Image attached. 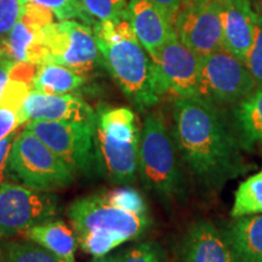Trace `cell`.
<instances>
[{
  "label": "cell",
  "mask_w": 262,
  "mask_h": 262,
  "mask_svg": "<svg viewBox=\"0 0 262 262\" xmlns=\"http://www.w3.org/2000/svg\"><path fill=\"white\" fill-rule=\"evenodd\" d=\"M58 211L55 194L18 183L0 185V237L22 233L32 226L55 220Z\"/></svg>",
  "instance_id": "11"
},
{
  "label": "cell",
  "mask_w": 262,
  "mask_h": 262,
  "mask_svg": "<svg viewBox=\"0 0 262 262\" xmlns=\"http://www.w3.org/2000/svg\"><path fill=\"white\" fill-rule=\"evenodd\" d=\"M54 14L34 3L25 2L24 14L4 38L0 39V56L15 62L42 64L44 28L54 22Z\"/></svg>",
  "instance_id": "13"
},
{
  "label": "cell",
  "mask_w": 262,
  "mask_h": 262,
  "mask_svg": "<svg viewBox=\"0 0 262 262\" xmlns=\"http://www.w3.org/2000/svg\"><path fill=\"white\" fill-rule=\"evenodd\" d=\"M231 122L244 149H262V88L235 104Z\"/></svg>",
  "instance_id": "20"
},
{
  "label": "cell",
  "mask_w": 262,
  "mask_h": 262,
  "mask_svg": "<svg viewBox=\"0 0 262 262\" xmlns=\"http://www.w3.org/2000/svg\"><path fill=\"white\" fill-rule=\"evenodd\" d=\"M67 216L81 250L94 257L139 239L152 224L145 199L133 187L75 199L68 206Z\"/></svg>",
  "instance_id": "2"
},
{
  "label": "cell",
  "mask_w": 262,
  "mask_h": 262,
  "mask_svg": "<svg viewBox=\"0 0 262 262\" xmlns=\"http://www.w3.org/2000/svg\"><path fill=\"white\" fill-rule=\"evenodd\" d=\"M120 262H168V255L157 242H145L127 249Z\"/></svg>",
  "instance_id": "25"
},
{
  "label": "cell",
  "mask_w": 262,
  "mask_h": 262,
  "mask_svg": "<svg viewBox=\"0 0 262 262\" xmlns=\"http://www.w3.org/2000/svg\"><path fill=\"white\" fill-rule=\"evenodd\" d=\"M25 129L40 139L74 173H89L98 162L96 124L32 120Z\"/></svg>",
  "instance_id": "7"
},
{
  "label": "cell",
  "mask_w": 262,
  "mask_h": 262,
  "mask_svg": "<svg viewBox=\"0 0 262 262\" xmlns=\"http://www.w3.org/2000/svg\"><path fill=\"white\" fill-rule=\"evenodd\" d=\"M152 60V80L157 96H198L201 56L173 35Z\"/></svg>",
  "instance_id": "10"
},
{
  "label": "cell",
  "mask_w": 262,
  "mask_h": 262,
  "mask_svg": "<svg viewBox=\"0 0 262 262\" xmlns=\"http://www.w3.org/2000/svg\"><path fill=\"white\" fill-rule=\"evenodd\" d=\"M85 78L71 68L56 63L39 64L31 83V89L48 95H66L78 90Z\"/></svg>",
  "instance_id": "21"
},
{
  "label": "cell",
  "mask_w": 262,
  "mask_h": 262,
  "mask_svg": "<svg viewBox=\"0 0 262 262\" xmlns=\"http://www.w3.org/2000/svg\"><path fill=\"white\" fill-rule=\"evenodd\" d=\"M172 122L183 166L203 187L215 191L251 169L232 122L210 101L175 98Z\"/></svg>",
  "instance_id": "1"
},
{
  "label": "cell",
  "mask_w": 262,
  "mask_h": 262,
  "mask_svg": "<svg viewBox=\"0 0 262 262\" xmlns=\"http://www.w3.org/2000/svg\"><path fill=\"white\" fill-rule=\"evenodd\" d=\"M42 47L44 63L64 66L81 75L103 62L93 28L84 22L63 19L48 25L42 34Z\"/></svg>",
  "instance_id": "9"
},
{
  "label": "cell",
  "mask_w": 262,
  "mask_h": 262,
  "mask_svg": "<svg viewBox=\"0 0 262 262\" xmlns=\"http://www.w3.org/2000/svg\"><path fill=\"white\" fill-rule=\"evenodd\" d=\"M255 90L247 64L225 48L201 56L198 96L216 106H235Z\"/></svg>",
  "instance_id": "8"
},
{
  "label": "cell",
  "mask_w": 262,
  "mask_h": 262,
  "mask_svg": "<svg viewBox=\"0 0 262 262\" xmlns=\"http://www.w3.org/2000/svg\"><path fill=\"white\" fill-rule=\"evenodd\" d=\"M256 214H262V170L239 185L231 211L233 219Z\"/></svg>",
  "instance_id": "22"
},
{
  "label": "cell",
  "mask_w": 262,
  "mask_h": 262,
  "mask_svg": "<svg viewBox=\"0 0 262 262\" xmlns=\"http://www.w3.org/2000/svg\"><path fill=\"white\" fill-rule=\"evenodd\" d=\"M21 124L32 120H66L96 124L97 113L75 95H48L31 91L21 112Z\"/></svg>",
  "instance_id": "14"
},
{
  "label": "cell",
  "mask_w": 262,
  "mask_h": 262,
  "mask_svg": "<svg viewBox=\"0 0 262 262\" xmlns=\"http://www.w3.org/2000/svg\"><path fill=\"white\" fill-rule=\"evenodd\" d=\"M173 28L180 40L199 56L224 48L219 0H183Z\"/></svg>",
  "instance_id": "12"
},
{
  "label": "cell",
  "mask_w": 262,
  "mask_h": 262,
  "mask_svg": "<svg viewBox=\"0 0 262 262\" xmlns=\"http://www.w3.org/2000/svg\"><path fill=\"white\" fill-rule=\"evenodd\" d=\"M140 136L137 118L130 108L106 107L97 112L98 162L114 183L127 185L135 180Z\"/></svg>",
  "instance_id": "5"
},
{
  "label": "cell",
  "mask_w": 262,
  "mask_h": 262,
  "mask_svg": "<svg viewBox=\"0 0 262 262\" xmlns=\"http://www.w3.org/2000/svg\"><path fill=\"white\" fill-rule=\"evenodd\" d=\"M222 22V45L245 62L256 34L257 14L250 0H219Z\"/></svg>",
  "instance_id": "15"
},
{
  "label": "cell",
  "mask_w": 262,
  "mask_h": 262,
  "mask_svg": "<svg viewBox=\"0 0 262 262\" xmlns=\"http://www.w3.org/2000/svg\"><path fill=\"white\" fill-rule=\"evenodd\" d=\"M21 125V118L17 111L0 104V141L15 133Z\"/></svg>",
  "instance_id": "30"
},
{
  "label": "cell",
  "mask_w": 262,
  "mask_h": 262,
  "mask_svg": "<svg viewBox=\"0 0 262 262\" xmlns=\"http://www.w3.org/2000/svg\"><path fill=\"white\" fill-rule=\"evenodd\" d=\"M31 91V84L22 80L11 79V78H10L8 86H6L4 94H3L2 100H0V104L12 108V110L17 111L19 113L22 110V106H24L26 98H27Z\"/></svg>",
  "instance_id": "29"
},
{
  "label": "cell",
  "mask_w": 262,
  "mask_h": 262,
  "mask_svg": "<svg viewBox=\"0 0 262 262\" xmlns=\"http://www.w3.org/2000/svg\"><path fill=\"white\" fill-rule=\"evenodd\" d=\"M183 164L172 131L159 113L146 117L140 136L137 171L148 191L163 201H181L186 196Z\"/></svg>",
  "instance_id": "4"
},
{
  "label": "cell",
  "mask_w": 262,
  "mask_h": 262,
  "mask_svg": "<svg viewBox=\"0 0 262 262\" xmlns=\"http://www.w3.org/2000/svg\"><path fill=\"white\" fill-rule=\"evenodd\" d=\"M222 232L238 262H262V214L234 219Z\"/></svg>",
  "instance_id": "18"
},
{
  "label": "cell",
  "mask_w": 262,
  "mask_h": 262,
  "mask_svg": "<svg viewBox=\"0 0 262 262\" xmlns=\"http://www.w3.org/2000/svg\"><path fill=\"white\" fill-rule=\"evenodd\" d=\"M103 63L123 93L140 110L158 102L152 80V60L135 33L129 18L98 22L93 27Z\"/></svg>",
  "instance_id": "3"
},
{
  "label": "cell",
  "mask_w": 262,
  "mask_h": 262,
  "mask_svg": "<svg viewBox=\"0 0 262 262\" xmlns=\"http://www.w3.org/2000/svg\"><path fill=\"white\" fill-rule=\"evenodd\" d=\"M24 0H0V39L14 28L24 14Z\"/></svg>",
  "instance_id": "28"
},
{
  "label": "cell",
  "mask_w": 262,
  "mask_h": 262,
  "mask_svg": "<svg viewBox=\"0 0 262 262\" xmlns=\"http://www.w3.org/2000/svg\"><path fill=\"white\" fill-rule=\"evenodd\" d=\"M0 262H6L5 258H4V254H3L2 247H0Z\"/></svg>",
  "instance_id": "35"
},
{
  "label": "cell",
  "mask_w": 262,
  "mask_h": 262,
  "mask_svg": "<svg viewBox=\"0 0 262 262\" xmlns=\"http://www.w3.org/2000/svg\"><path fill=\"white\" fill-rule=\"evenodd\" d=\"M249 72L253 75V79L256 84V89L262 88V12L257 15L256 34L253 45L248 52V56L245 58Z\"/></svg>",
  "instance_id": "26"
},
{
  "label": "cell",
  "mask_w": 262,
  "mask_h": 262,
  "mask_svg": "<svg viewBox=\"0 0 262 262\" xmlns=\"http://www.w3.org/2000/svg\"><path fill=\"white\" fill-rule=\"evenodd\" d=\"M122 260V254H107L104 256L94 257L90 262H120Z\"/></svg>",
  "instance_id": "34"
},
{
  "label": "cell",
  "mask_w": 262,
  "mask_h": 262,
  "mask_svg": "<svg viewBox=\"0 0 262 262\" xmlns=\"http://www.w3.org/2000/svg\"><path fill=\"white\" fill-rule=\"evenodd\" d=\"M127 18L137 40L150 58L176 34L172 22L150 0H130Z\"/></svg>",
  "instance_id": "16"
},
{
  "label": "cell",
  "mask_w": 262,
  "mask_h": 262,
  "mask_svg": "<svg viewBox=\"0 0 262 262\" xmlns=\"http://www.w3.org/2000/svg\"><path fill=\"white\" fill-rule=\"evenodd\" d=\"M178 262H238L224 232L211 222H196L183 237Z\"/></svg>",
  "instance_id": "17"
},
{
  "label": "cell",
  "mask_w": 262,
  "mask_h": 262,
  "mask_svg": "<svg viewBox=\"0 0 262 262\" xmlns=\"http://www.w3.org/2000/svg\"><path fill=\"white\" fill-rule=\"evenodd\" d=\"M81 21L91 28L98 22L118 21L127 16L126 0H80Z\"/></svg>",
  "instance_id": "23"
},
{
  "label": "cell",
  "mask_w": 262,
  "mask_h": 262,
  "mask_svg": "<svg viewBox=\"0 0 262 262\" xmlns=\"http://www.w3.org/2000/svg\"><path fill=\"white\" fill-rule=\"evenodd\" d=\"M24 2L34 3L41 8L50 10L55 17L60 21L63 19H81L80 0H24Z\"/></svg>",
  "instance_id": "27"
},
{
  "label": "cell",
  "mask_w": 262,
  "mask_h": 262,
  "mask_svg": "<svg viewBox=\"0 0 262 262\" xmlns=\"http://www.w3.org/2000/svg\"><path fill=\"white\" fill-rule=\"evenodd\" d=\"M15 137L16 135L14 133L10 136L5 137L4 140L0 141V185L4 183L6 173L9 172V157Z\"/></svg>",
  "instance_id": "31"
},
{
  "label": "cell",
  "mask_w": 262,
  "mask_h": 262,
  "mask_svg": "<svg viewBox=\"0 0 262 262\" xmlns=\"http://www.w3.org/2000/svg\"><path fill=\"white\" fill-rule=\"evenodd\" d=\"M15 62L0 56V100H2L3 94H4L10 81V75H11V70Z\"/></svg>",
  "instance_id": "33"
},
{
  "label": "cell",
  "mask_w": 262,
  "mask_h": 262,
  "mask_svg": "<svg viewBox=\"0 0 262 262\" xmlns=\"http://www.w3.org/2000/svg\"><path fill=\"white\" fill-rule=\"evenodd\" d=\"M22 234L28 241L47 249L61 262H75L78 239L63 221L42 222L27 228Z\"/></svg>",
  "instance_id": "19"
},
{
  "label": "cell",
  "mask_w": 262,
  "mask_h": 262,
  "mask_svg": "<svg viewBox=\"0 0 262 262\" xmlns=\"http://www.w3.org/2000/svg\"><path fill=\"white\" fill-rule=\"evenodd\" d=\"M150 2L172 22V25L183 4V0H150Z\"/></svg>",
  "instance_id": "32"
},
{
  "label": "cell",
  "mask_w": 262,
  "mask_h": 262,
  "mask_svg": "<svg viewBox=\"0 0 262 262\" xmlns=\"http://www.w3.org/2000/svg\"><path fill=\"white\" fill-rule=\"evenodd\" d=\"M9 170L25 186L44 192L67 187L75 178L70 166L27 129L15 137Z\"/></svg>",
  "instance_id": "6"
},
{
  "label": "cell",
  "mask_w": 262,
  "mask_h": 262,
  "mask_svg": "<svg viewBox=\"0 0 262 262\" xmlns=\"http://www.w3.org/2000/svg\"><path fill=\"white\" fill-rule=\"evenodd\" d=\"M6 262H61L32 241H6L0 244Z\"/></svg>",
  "instance_id": "24"
}]
</instances>
